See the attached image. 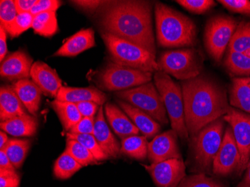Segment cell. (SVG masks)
Here are the masks:
<instances>
[{"instance_id": "obj_7", "label": "cell", "mask_w": 250, "mask_h": 187, "mask_svg": "<svg viewBox=\"0 0 250 187\" xmlns=\"http://www.w3.org/2000/svg\"><path fill=\"white\" fill-rule=\"evenodd\" d=\"M224 119H220L202 128L192 136V148L196 165L203 171H210L214 157L223 142Z\"/></svg>"}, {"instance_id": "obj_43", "label": "cell", "mask_w": 250, "mask_h": 187, "mask_svg": "<svg viewBox=\"0 0 250 187\" xmlns=\"http://www.w3.org/2000/svg\"><path fill=\"white\" fill-rule=\"evenodd\" d=\"M76 106L78 108L79 111L81 112L83 118H90L95 117L97 112L99 110V105L96 103L92 101L87 102L77 103Z\"/></svg>"}, {"instance_id": "obj_42", "label": "cell", "mask_w": 250, "mask_h": 187, "mask_svg": "<svg viewBox=\"0 0 250 187\" xmlns=\"http://www.w3.org/2000/svg\"><path fill=\"white\" fill-rule=\"evenodd\" d=\"M95 117L82 118L80 122L71 128L68 133L73 134H94Z\"/></svg>"}, {"instance_id": "obj_13", "label": "cell", "mask_w": 250, "mask_h": 187, "mask_svg": "<svg viewBox=\"0 0 250 187\" xmlns=\"http://www.w3.org/2000/svg\"><path fill=\"white\" fill-rule=\"evenodd\" d=\"M143 166L158 187H177L186 177V166L182 159Z\"/></svg>"}, {"instance_id": "obj_31", "label": "cell", "mask_w": 250, "mask_h": 187, "mask_svg": "<svg viewBox=\"0 0 250 187\" xmlns=\"http://www.w3.org/2000/svg\"><path fill=\"white\" fill-rule=\"evenodd\" d=\"M226 68L237 76H250V57L239 52L229 51L225 60Z\"/></svg>"}, {"instance_id": "obj_33", "label": "cell", "mask_w": 250, "mask_h": 187, "mask_svg": "<svg viewBox=\"0 0 250 187\" xmlns=\"http://www.w3.org/2000/svg\"><path fill=\"white\" fill-rule=\"evenodd\" d=\"M64 151L70 154L83 167L98 164V160L92 153L85 146L74 139H67Z\"/></svg>"}, {"instance_id": "obj_45", "label": "cell", "mask_w": 250, "mask_h": 187, "mask_svg": "<svg viewBox=\"0 0 250 187\" xmlns=\"http://www.w3.org/2000/svg\"><path fill=\"white\" fill-rule=\"evenodd\" d=\"M37 2L38 0H15L18 14L29 13Z\"/></svg>"}, {"instance_id": "obj_18", "label": "cell", "mask_w": 250, "mask_h": 187, "mask_svg": "<svg viewBox=\"0 0 250 187\" xmlns=\"http://www.w3.org/2000/svg\"><path fill=\"white\" fill-rule=\"evenodd\" d=\"M116 103L147 139H154L159 134L161 130V125L148 114L122 100H116Z\"/></svg>"}, {"instance_id": "obj_37", "label": "cell", "mask_w": 250, "mask_h": 187, "mask_svg": "<svg viewBox=\"0 0 250 187\" xmlns=\"http://www.w3.org/2000/svg\"><path fill=\"white\" fill-rule=\"evenodd\" d=\"M177 187H225L220 183L206 176V174H199L185 177L183 181Z\"/></svg>"}, {"instance_id": "obj_27", "label": "cell", "mask_w": 250, "mask_h": 187, "mask_svg": "<svg viewBox=\"0 0 250 187\" xmlns=\"http://www.w3.org/2000/svg\"><path fill=\"white\" fill-rule=\"evenodd\" d=\"M147 145L146 136H129L122 139L121 153L135 160H144L147 157Z\"/></svg>"}, {"instance_id": "obj_24", "label": "cell", "mask_w": 250, "mask_h": 187, "mask_svg": "<svg viewBox=\"0 0 250 187\" xmlns=\"http://www.w3.org/2000/svg\"><path fill=\"white\" fill-rule=\"evenodd\" d=\"M0 127L11 136H32L37 132L39 121L36 116L26 114L1 122Z\"/></svg>"}, {"instance_id": "obj_34", "label": "cell", "mask_w": 250, "mask_h": 187, "mask_svg": "<svg viewBox=\"0 0 250 187\" xmlns=\"http://www.w3.org/2000/svg\"><path fill=\"white\" fill-rule=\"evenodd\" d=\"M67 139H74L85 146L94 156L98 161H104L109 158L107 154L100 147L96 139L93 135L90 134H73L67 133Z\"/></svg>"}, {"instance_id": "obj_25", "label": "cell", "mask_w": 250, "mask_h": 187, "mask_svg": "<svg viewBox=\"0 0 250 187\" xmlns=\"http://www.w3.org/2000/svg\"><path fill=\"white\" fill-rule=\"evenodd\" d=\"M229 101L231 106L250 114V77L233 79Z\"/></svg>"}, {"instance_id": "obj_5", "label": "cell", "mask_w": 250, "mask_h": 187, "mask_svg": "<svg viewBox=\"0 0 250 187\" xmlns=\"http://www.w3.org/2000/svg\"><path fill=\"white\" fill-rule=\"evenodd\" d=\"M154 85L157 87L169 118L172 130L182 140L189 138L185 122L183 93L179 84L162 71L154 73Z\"/></svg>"}, {"instance_id": "obj_23", "label": "cell", "mask_w": 250, "mask_h": 187, "mask_svg": "<svg viewBox=\"0 0 250 187\" xmlns=\"http://www.w3.org/2000/svg\"><path fill=\"white\" fill-rule=\"evenodd\" d=\"M13 86L2 85L0 88V119L5 122L15 117L27 114Z\"/></svg>"}, {"instance_id": "obj_2", "label": "cell", "mask_w": 250, "mask_h": 187, "mask_svg": "<svg viewBox=\"0 0 250 187\" xmlns=\"http://www.w3.org/2000/svg\"><path fill=\"white\" fill-rule=\"evenodd\" d=\"M181 85L185 122L188 133L192 136L224 116L231 107L226 91L207 76L200 74L185 80Z\"/></svg>"}, {"instance_id": "obj_17", "label": "cell", "mask_w": 250, "mask_h": 187, "mask_svg": "<svg viewBox=\"0 0 250 187\" xmlns=\"http://www.w3.org/2000/svg\"><path fill=\"white\" fill-rule=\"evenodd\" d=\"M100 147L105 154L110 157L116 158L121 153V146L117 139L112 134L105 120L104 110L101 106L95 116L94 134Z\"/></svg>"}, {"instance_id": "obj_49", "label": "cell", "mask_w": 250, "mask_h": 187, "mask_svg": "<svg viewBox=\"0 0 250 187\" xmlns=\"http://www.w3.org/2000/svg\"><path fill=\"white\" fill-rule=\"evenodd\" d=\"M8 141H9V139H8L6 133L3 131L0 132V150L3 149Z\"/></svg>"}, {"instance_id": "obj_36", "label": "cell", "mask_w": 250, "mask_h": 187, "mask_svg": "<svg viewBox=\"0 0 250 187\" xmlns=\"http://www.w3.org/2000/svg\"><path fill=\"white\" fill-rule=\"evenodd\" d=\"M33 19L34 16L30 12L18 14L16 19L6 32L9 34L10 37L12 39L18 37L25 31L27 30L29 28H32Z\"/></svg>"}, {"instance_id": "obj_47", "label": "cell", "mask_w": 250, "mask_h": 187, "mask_svg": "<svg viewBox=\"0 0 250 187\" xmlns=\"http://www.w3.org/2000/svg\"><path fill=\"white\" fill-rule=\"evenodd\" d=\"M0 169H16L5 152L2 150H0Z\"/></svg>"}, {"instance_id": "obj_10", "label": "cell", "mask_w": 250, "mask_h": 187, "mask_svg": "<svg viewBox=\"0 0 250 187\" xmlns=\"http://www.w3.org/2000/svg\"><path fill=\"white\" fill-rule=\"evenodd\" d=\"M236 20L217 16L209 20L205 31V43L208 53L215 61H221L226 47L237 27Z\"/></svg>"}, {"instance_id": "obj_44", "label": "cell", "mask_w": 250, "mask_h": 187, "mask_svg": "<svg viewBox=\"0 0 250 187\" xmlns=\"http://www.w3.org/2000/svg\"><path fill=\"white\" fill-rule=\"evenodd\" d=\"M106 2V1H98V0H95V1H92V0L80 1V0H77V1H71V2L75 5L76 6L84 10V11H88L90 13H93L95 11H98L101 7L104 5Z\"/></svg>"}, {"instance_id": "obj_1", "label": "cell", "mask_w": 250, "mask_h": 187, "mask_svg": "<svg viewBox=\"0 0 250 187\" xmlns=\"http://www.w3.org/2000/svg\"><path fill=\"white\" fill-rule=\"evenodd\" d=\"M151 11L149 1H106L98 11V24L101 32L138 45L156 57Z\"/></svg>"}, {"instance_id": "obj_29", "label": "cell", "mask_w": 250, "mask_h": 187, "mask_svg": "<svg viewBox=\"0 0 250 187\" xmlns=\"http://www.w3.org/2000/svg\"><path fill=\"white\" fill-rule=\"evenodd\" d=\"M32 29L39 36L50 38L59 31L56 11L43 12L34 16Z\"/></svg>"}, {"instance_id": "obj_22", "label": "cell", "mask_w": 250, "mask_h": 187, "mask_svg": "<svg viewBox=\"0 0 250 187\" xmlns=\"http://www.w3.org/2000/svg\"><path fill=\"white\" fill-rule=\"evenodd\" d=\"M12 86L26 110L31 115L36 116L42 101V95L43 94L42 90L29 79H23L17 81Z\"/></svg>"}, {"instance_id": "obj_12", "label": "cell", "mask_w": 250, "mask_h": 187, "mask_svg": "<svg viewBox=\"0 0 250 187\" xmlns=\"http://www.w3.org/2000/svg\"><path fill=\"white\" fill-rule=\"evenodd\" d=\"M241 162L239 150L236 144L231 126L226 128L223 142L213 159V171L219 176H227L237 171Z\"/></svg>"}, {"instance_id": "obj_35", "label": "cell", "mask_w": 250, "mask_h": 187, "mask_svg": "<svg viewBox=\"0 0 250 187\" xmlns=\"http://www.w3.org/2000/svg\"><path fill=\"white\" fill-rule=\"evenodd\" d=\"M18 13L13 0H2L0 1V26L5 30L13 23Z\"/></svg>"}, {"instance_id": "obj_28", "label": "cell", "mask_w": 250, "mask_h": 187, "mask_svg": "<svg viewBox=\"0 0 250 187\" xmlns=\"http://www.w3.org/2000/svg\"><path fill=\"white\" fill-rule=\"evenodd\" d=\"M31 145L32 143L29 139H11L2 150L5 152L11 163L18 169L23 164Z\"/></svg>"}, {"instance_id": "obj_26", "label": "cell", "mask_w": 250, "mask_h": 187, "mask_svg": "<svg viewBox=\"0 0 250 187\" xmlns=\"http://www.w3.org/2000/svg\"><path fill=\"white\" fill-rule=\"evenodd\" d=\"M50 105L58 115L64 130L67 133L82 119V115L75 104L55 100L50 103Z\"/></svg>"}, {"instance_id": "obj_30", "label": "cell", "mask_w": 250, "mask_h": 187, "mask_svg": "<svg viewBox=\"0 0 250 187\" xmlns=\"http://www.w3.org/2000/svg\"><path fill=\"white\" fill-rule=\"evenodd\" d=\"M229 46V51L239 52L250 57V22L243 21L238 25Z\"/></svg>"}, {"instance_id": "obj_3", "label": "cell", "mask_w": 250, "mask_h": 187, "mask_svg": "<svg viewBox=\"0 0 250 187\" xmlns=\"http://www.w3.org/2000/svg\"><path fill=\"white\" fill-rule=\"evenodd\" d=\"M154 13L159 46L181 47L196 43V26L188 17L162 2H156Z\"/></svg>"}, {"instance_id": "obj_14", "label": "cell", "mask_w": 250, "mask_h": 187, "mask_svg": "<svg viewBox=\"0 0 250 187\" xmlns=\"http://www.w3.org/2000/svg\"><path fill=\"white\" fill-rule=\"evenodd\" d=\"M147 158L151 163L182 159L177 133L173 130H170L156 136L147 145Z\"/></svg>"}, {"instance_id": "obj_20", "label": "cell", "mask_w": 250, "mask_h": 187, "mask_svg": "<svg viewBox=\"0 0 250 187\" xmlns=\"http://www.w3.org/2000/svg\"><path fill=\"white\" fill-rule=\"evenodd\" d=\"M95 46V32L92 28L81 29L67 39L53 56L74 57Z\"/></svg>"}, {"instance_id": "obj_8", "label": "cell", "mask_w": 250, "mask_h": 187, "mask_svg": "<svg viewBox=\"0 0 250 187\" xmlns=\"http://www.w3.org/2000/svg\"><path fill=\"white\" fill-rule=\"evenodd\" d=\"M116 96L119 100L144 111L158 123L168 125L167 109L157 87L151 82L136 88L117 91Z\"/></svg>"}, {"instance_id": "obj_6", "label": "cell", "mask_w": 250, "mask_h": 187, "mask_svg": "<svg viewBox=\"0 0 250 187\" xmlns=\"http://www.w3.org/2000/svg\"><path fill=\"white\" fill-rule=\"evenodd\" d=\"M152 73L125 67L109 62L99 72L95 81L100 88L108 91H121L136 88L151 82Z\"/></svg>"}, {"instance_id": "obj_32", "label": "cell", "mask_w": 250, "mask_h": 187, "mask_svg": "<svg viewBox=\"0 0 250 187\" xmlns=\"http://www.w3.org/2000/svg\"><path fill=\"white\" fill-rule=\"evenodd\" d=\"M82 166L78 162L76 161L70 154L64 151V153L55 162L53 174L55 177L59 179H68L82 168Z\"/></svg>"}, {"instance_id": "obj_4", "label": "cell", "mask_w": 250, "mask_h": 187, "mask_svg": "<svg viewBox=\"0 0 250 187\" xmlns=\"http://www.w3.org/2000/svg\"><path fill=\"white\" fill-rule=\"evenodd\" d=\"M101 36L112 62L144 72L155 73L160 71L155 56L141 46L106 32H101Z\"/></svg>"}, {"instance_id": "obj_48", "label": "cell", "mask_w": 250, "mask_h": 187, "mask_svg": "<svg viewBox=\"0 0 250 187\" xmlns=\"http://www.w3.org/2000/svg\"><path fill=\"white\" fill-rule=\"evenodd\" d=\"M237 187H250V159L247 167V172L244 179L241 181Z\"/></svg>"}, {"instance_id": "obj_15", "label": "cell", "mask_w": 250, "mask_h": 187, "mask_svg": "<svg viewBox=\"0 0 250 187\" xmlns=\"http://www.w3.org/2000/svg\"><path fill=\"white\" fill-rule=\"evenodd\" d=\"M33 64V60L24 50H17L7 55L1 62L0 75L9 81L29 79Z\"/></svg>"}, {"instance_id": "obj_9", "label": "cell", "mask_w": 250, "mask_h": 187, "mask_svg": "<svg viewBox=\"0 0 250 187\" xmlns=\"http://www.w3.org/2000/svg\"><path fill=\"white\" fill-rule=\"evenodd\" d=\"M157 64L160 71L183 81L200 75L202 68V59L193 49L164 52Z\"/></svg>"}, {"instance_id": "obj_19", "label": "cell", "mask_w": 250, "mask_h": 187, "mask_svg": "<svg viewBox=\"0 0 250 187\" xmlns=\"http://www.w3.org/2000/svg\"><path fill=\"white\" fill-rule=\"evenodd\" d=\"M104 113L111 128L121 139L140 134L138 128L116 104L106 102L104 106Z\"/></svg>"}, {"instance_id": "obj_16", "label": "cell", "mask_w": 250, "mask_h": 187, "mask_svg": "<svg viewBox=\"0 0 250 187\" xmlns=\"http://www.w3.org/2000/svg\"><path fill=\"white\" fill-rule=\"evenodd\" d=\"M32 81L46 96L56 98L62 87V80L56 70L42 61L34 62L31 69Z\"/></svg>"}, {"instance_id": "obj_39", "label": "cell", "mask_w": 250, "mask_h": 187, "mask_svg": "<svg viewBox=\"0 0 250 187\" xmlns=\"http://www.w3.org/2000/svg\"><path fill=\"white\" fill-rule=\"evenodd\" d=\"M218 2L231 12L250 16V1L249 0H219Z\"/></svg>"}, {"instance_id": "obj_38", "label": "cell", "mask_w": 250, "mask_h": 187, "mask_svg": "<svg viewBox=\"0 0 250 187\" xmlns=\"http://www.w3.org/2000/svg\"><path fill=\"white\" fill-rule=\"evenodd\" d=\"M176 2L188 11L197 15L206 13L216 5L212 0H178Z\"/></svg>"}, {"instance_id": "obj_21", "label": "cell", "mask_w": 250, "mask_h": 187, "mask_svg": "<svg viewBox=\"0 0 250 187\" xmlns=\"http://www.w3.org/2000/svg\"><path fill=\"white\" fill-rule=\"evenodd\" d=\"M56 100L73 104L92 101L96 103L99 106H103L107 101V95L95 87L74 88L62 86L59 91Z\"/></svg>"}, {"instance_id": "obj_46", "label": "cell", "mask_w": 250, "mask_h": 187, "mask_svg": "<svg viewBox=\"0 0 250 187\" xmlns=\"http://www.w3.org/2000/svg\"><path fill=\"white\" fill-rule=\"evenodd\" d=\"M7 32L2 26H0V61L2 62L7 56Z\"/></svg>"}, {"instance_id": "obj_40", "label": "cell", "mask_w": 250, "mask_h": 187, "mask_svg": "<svg viewBox=\"0 0 250 187\" xmlns=\"http://www.w3.org/2000/svg\"><path fill=\"white\" fill-rule=\"evenodd\" d=\"M21 178L16 170L0 169V187H19Z\"/></svg>"}, {"instance_id": "obj_41", "label": "cell", "mask_w": 250, "mask_h": 187, "mask_svg": "<svg viewBox=\"0 0 250 187\" xmlns=\"http://www.w3.org/2000/svg\"><path fill=\"white\" fill-rule=\"evenodd\" d=\"M61 1L58 0H39L36 5L31 10L33 16L49 11H56L61 6Z\"/></svg>"}, {"instance_id": "obj_11", "label": "cell", "mask_w": 250, "mask_h": 187, "mask_svg": "<svg viewBox=\"0 0 250 187\" xmlns=\"http://www.w3.org/2000/svg\"><path fill=\"white\" fill-rule=\"evenodd\" d=\"M223 119L229 124L232 129L240 155L239 168L237 174H242L247 168L250 159V115L244 113L234 108L230 107Z\"/></svg>"}]
</instances>
